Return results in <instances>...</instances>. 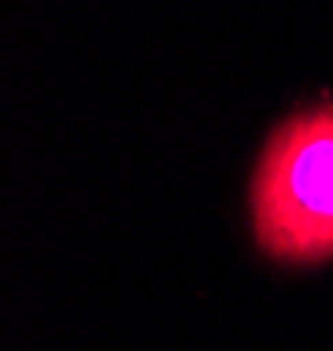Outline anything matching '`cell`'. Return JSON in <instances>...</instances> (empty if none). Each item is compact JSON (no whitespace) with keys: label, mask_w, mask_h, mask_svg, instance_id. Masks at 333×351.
<instances>
[{"label":"cell","mask_w":333,"mask_h":351,"mask_svg":"<svg viewBox=\"0 0 333 351\" xmlns=\"http://www.w3.org/2000/svg\"><path fill=\"white\" fill-rule=\"evenodd\" d=\"M253 232L281 263L333 260V102L270 134L253 176Z\"/></svg>","instance_id":"cell-1"}]
</instances>
